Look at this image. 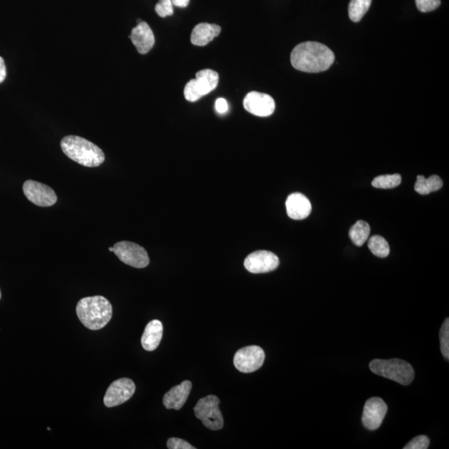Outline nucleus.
Returning a JSON list of instances; mask_svg holds the SVG:
<instances>
[{
	"label": "nucleus",
	"mask_w": 449,
	"mask_h": 449,
	"mask_svg": "<svg viewBox=\"0 0 449 449\" xmlns=\"http://www.w3.org/2000/svg\"><path fill=\"white\" fill-rule=\"evenodd\" d=\"M291 64L299 71L320 73L327 71L335 62V55L327 45L317 42H304L297 45L291 53Z\"/></svg>",
	"instance_id": "obj_1"
},
{
	"label": "nucleus",
	"mask_w": 449,
	"mask_h": 449,
	"mask_svg": "<svg viewBox=\"0 0 449 449\" xmlns=\"http://www.w3.org/2000/svg\"><path fill=\"white\" fill-rule=\"evenodd\" d=\"M76 312L78 319L86 328L98 331L105 327L112 319L113 307L104 296L96 295L80 300Z\"/></svg>",
	"instance_id": "obj_2"
},
{
	"label": "nucleus",
	"mask_w": 449,
	"mask_h": 449,
	"mask_svg": "<svg viewBox=\"0 0 449 449\" xmlns=\"http://www.w3.org/2000/svg\"><path fill=\"white\" fill-rule=\"evenodd\" d=\"M61 148L68 158L82 166L97 167L105 161L100 147L78 136H67L62 139Z\"/></svg>",
	"instance_id": "obj_3"
},
{
	"label": "nucleus",
	"mask_w": 449,
	"mask_h": 449,
	"mask_svg": "<svg viewBox=\"0 0 449 449\" xmlns=\"http://www.w3.org/2000/svg\"><path fill=\"white\" fill-rule=\"evenodd\" d=\"M369 368L378 376L389 378L403 385H409L414 378V370L407 362L398 358L392 360H374Z\"/></svg>",
	"instance_id": "obj_4"
},
{
	"label": "nucleus",
	"mask_w": 449,
	"mask_h": 449,
	"mask_svg": "<svg viewBox=\"0 0 449 449\" xmlns=\"http://www.w3.org/2000/svg\"><path fill=\"white\" fill-rule=\"evenodd\" d=\"M196 77L195 80L189 81L184 89L185 98L189 102H196L208 95L219 82V74L212 69L201 70Z\"/></svg>",
	"instance_id": "obj_5"
},
{
	"label": "nucleus",
	"mask_w": 449,
	"mask_h": 449,
	"mask_svg": "<svg viewBox=\"0 0 449 449\" xmlns=\"http://www.w3.org/2000/svg\"><path fill=\"white\" fill-rule=\"evenodd\" d=\"M220 399L215 395L201 398L194 407L196 417L211 430H220L224 426L223 416L219 409Z\"/></svg>",
	"instance_id": "obj_6"
},
{
	"label": "nucleus",
	"mask_w": 449,
	"mask_h": 449,
	"mask_svg": "<svg viewBox=\"0 0 449 449\" xmlns=\"http://www.w3.org/2000/svg\"><path fill=\"white\" fill-rule=\"evenodd\" d=\"M113 253L127 266L142 269L149 265L150 259L146 250L136 243L118 242L113 246Z\"/></svg>",
	"instance_id": "obj_7"
},
{
	"label": "nucleus",
	"mask_w": 449,
	"mask_h": 449,
	"mask_svg": "<svg viewBox=\"0 0 449 449\" xmlns=\"http://www.w3.org/2000/svg\"><path fill=\"white\" fill-rule=\"evenodd\" d=\"M265 358V352L261 347L257 345L246 346L235 354L234 365L242 373H253L262 367Z\"/></svg>",
	"instance_id": "obj_8"
},
{
	"label": "nucleus",
	"mask_w": 449,
	"mask_h": 449,
	"mask_svg": "<svg viewBox=\"0 0 449 449\" xmlns=\"http://www.w3.org/2000/svg\"><path fill=\"white\" fill-rule=\"evenodd\" d=\"M23 191L28 200L39 207H52L57 201L56 193L51 187L36 181H26Z\"/></svg>",
	"instance_id": "obj_9"
},
{
	"label": "nucleus",
	"mask_w": 449,
	"mask_h": 449,
	"mask_svg": "<svg viewBox=\"0 0 449 449\" xmlns=\"http://www.w3.org/2000/svg\"><path fill=\"white\" fill-rule=\"evenodd\" d=\"M136 385L130 378H122L115 381L107 390L104 402L106 407H113L122 405L135 393Z\"/></svg>",
	"instance_id": "obj_10"
},
{
	"label": "nucleus",
	"mask_w": 449,
	"mask_h": 449,
	"mask_svg": "<svg viewBox=\"0 0 449 449\" xmlns=\"http://www.w3.org/2000/svg\"><path fill=\"white\" fill-rule=\"evenodd\" d=\"M280 265V259L277 255L268 250H257L247 257L244 266L247 271L253 274L271 273Z\"/></svg>",
	"instance_id": "obj_11"
},
{
	"label": "nucleus",
	"mask_w": 449,
	"mask_h": 449,
	"mask_svg": "<svg viewBox=\"0 0 449 449\" xmlns=\"http://www.w3.org/2000/svg\"><path fill=\"white\" fill-rule=\"evenodd\" d=\"M247 112L257 117H269L275 109V102L273 97L266 93L250 92L243 102Z\"/></svg>",
	"instance_id": "obj_12"
},
{
	"label": "nucleus",
	"mask_w": 449,
	"mask_h": 449,
	"mask_svg": "<svg viewBox=\"0 0 449 449\" xmlns=\"http://www.w3.org/2000/svg\"><path fill=\"white\" fill-rule=\"evenodd\" d=\"M388 411V406L381 398H372L365 403L362 423L369 430H376L381 427Z\"/></svg>",
	"instance_id": "obj_13"
},
{
	"label": "nucleus",
	"mask_w": 449,
	"mask_h": 449,
	"mask_svg": "<svg viewBox=\"0 0 449 449\" xmlns=\"http://www.w3.org/2000/svg\"><path fill=\"white\" fill-rule=\"evenodd\" d=\"M130 39L137 51L141 55H146L154 46V32L146 22H140L131 30Z\"/></svg>",
	"instance_id": "obj_14"
},
{
	"label": "nucleus",
	"mask_w": 449,
	"mask_h": 449,
	"mask_svg": "<svg viewBox=\"0 0 449 449\" xmlns=\"http://www.w3.org/2000/svg\"><path fill=\"white\" fill-rule=\"evenodd\" d=\"M192 388V382L186 381L173 387L164 395L163 405L167 410H179L186 403Z\"/></svg>",
	"instance_id": "obj_15"
},
{
	"label": "nucleus",
	"mask_w": 449,
	"mask_h": 449,
	"mask_svg": "<svg viewBox=\"0 0 449 449\" xmlns=\"http://www.w3.org/2000/svg\"><path fill=\"white\" fill-rule=\"evenodd\" d=\"M288 216L294 220L306 219L311 213V203L302 193H293L288 196L286 203Z\"/></svg>",
	"instance_id": "obj_16"
},
{
	"label": "nucleus",
	"mask_w": 449,
	"mask_h": 449,
	"mask_svg": "<svg viewBox=\"0 0 449 449\" xmlns=\"http://www.w3.org/2000/svg\"><path fill=\"white\" fill-rule=\"evenodd\" d=\"M221 28L217 24L201 23L193 28L191 35L192 44L196 46H205L221 34Z\"/></svg>",
	"instance_id": "obj_17"
},
{
	"label": "nucleus",
	"mask_w": 449,
	"mask_h": 449,
	"mask_svg": "<svg viewBox=\"0 0 449 449\" xmlns=\"http://www.w3.org/2000/svg\"><path fill=\"white\" fill-rule=\"evenodd\" d=\"M163 325L160 320H154L147 324L142 337V345L147 351H154L163 339Z\"/></svg>",
	"instance_id": "obj_18"
},
{
	"label": "nucleus",
	"mask_w": 449,
	"mask_h": 449,
	"mask_svg": "<svg viewBox=\"0 0 449 449\" xmlns=\"http://www.w3.org/2000/svg\"><path fill=\"white\" fill-rule=\"evenodd\" d=\"M443 181L439 176L434 175L425 178L423 176H417L414 190L420 195H428L439 190L443 187Z\"/></svg>",
	"instance_id": "obj_19"
},
{
	"label": "nucleus",
	"mask_w": 449,
	"mask_h": 449,
	"mask_svg": "<svg viewBox=\"0 0 449 449\" xmlns=\"http://www.w3.org/2000/svg\"><path fill=\"white\" fill-rule=\"evenodd\" d=\"M370 234V226L365 221H358L349 230V237L357 246H362L367 241Z\"/></svg>",
	"instance_id": "obj_20"
},
{
	"label": "nucleus",
	"mask_w": 449,
	"mask_h": 449,
	"mask_svg": "<svg viewBox=\"0 0 449 449\" xmlns=\"http://www.w3.org/2000/svg\"><path fill=\"white\" fill-rule=\"evenodd\" d=\"M372 0H350L349 5V16L353 22H360L364 15L367 13Z\"/></svg>",
	"instance_id": "obj_21"
},
{
	"label": "nucleus",
	"mask_w": 449,
	"mask_h": 449,
	"mask_svg": "<svg viewBox=\"0 0 449 449\" xmlns=\"http://www.w3.org/2000/svg\"><path fill=\"white\" fill-rule=\"evenodd\" d=\"M369 249L377 257L385 258L390 253L388 241L381 236H374L368 242Z\"/></svg>",
	"instance_id": "obj_22"
},
{
	"label": "nucleus",
	"mask_w": 449,
	"mask_h": 449,
	"mask_svg": "<svg viewBox=\"0 0 449 449\" xmlns=\"http://www.w3.org/2000/svg\"><path fill=\"white\" fill-rule=\"evenodd\" d=\"M401 180L399 174L383 175L374 179L372 186L380 189H392L399 186Z\"/></svg>",
	"instance_id": "obj_23"
},
{
	"label": "nucleus",
	"mask_w": 449,
	"mask_h": 449,
	"mask_svg": "<svg viewBox=\"0 0 449 449\" xmlns=\"http://www.w3.org/2000/svg\"><path fill=\"white\" fill-rule=\"evenodd\" d=\"M440 345L441 351L443 356L447 360L449 358V319L447 318L440 329Z\"/></svg>",
	"instance_id": "obj_24"
},
{
	"label": "nucleus",
	"mask_w": 449,
	"mask_h": 449,
	"mask_svg": "<svg viewBox=\"0 0 449 449\" xmlns=\"http://www.w3.org/2000/svg\"><path fill=\"white\" fill-rule=\"evenodd\" d=\"M155 10L160 17L165 18L173 15L172 0H160L155 6Z\"/></svg>",
	"instance_id": "obj_25"
},
{
	"label": "nucleus",
	"mask_w": 449,
	"mask_h": 449,
	"mask_svg": "<svg viewBox=\"0 0 449 449\" xmlns=\"http://www.w3.org/2000/svg\"><path fill=\"white\" fill-rule=\"evenodd\" d=\"M430 440L426 435H420L407 443L405 449H427L430 446Z\"/></svg>",
	"instance_id": "obj_26"
},
{
	"label": "nucleus",
	"mask_w": 449,
	"mask_h": 449,
	"mask_svg": "<svg viewBox=\"0 0 449 449\" xmlns=\"http://www.w3.org/2000/svg\"><path fill=\"white\" fill-rule=\"evenodd\" d=\"M418 10L423 13L434 11L441 5V0H415Z\"/></svg>",
	"instance_id": "obj_27"
},
{
	"label": "nucleus",
	"mask_w": 449,
	"mask_h": 449,
	"mask_svg": "<svg viewBox=\"0 0 449 449\" xmlns=\"http://www.w3.org/2000/svg\"><path fill=\"white\" fill-rule=\"evenodd\" d=\"M169 449H195L192 444L182 439L172 438L169 439L167 443Z\"/></svg>",
	"instance_id": "obj_28"
},
{
	"label": "nucleus",
	"mask_w": 449,
	"mask_h": 449,
	"mask_svg": "<svg viewBox=\"0 0 449 449\" xmlns=\"http://www.w3.org/2000/svg\"><path fill=\"white\" fill-rule=\"evenodd\" d=\"M215 108L218 113L225 114L228 113L229 106L225 98H221L216 101Z\"/></svg>",
	"instance_id": "obj_29"
},
{
	"label": "nucleus",
	"mask_w": 449,
	"mask_h": 449,
	"mask_svg": "<svg viewBox=\"0 0 449 449\" xmlns=\"http://www.w3.org/2000/svg\"><path fill=\"white\" fill-rule=\"evenodd\" d=\"M6 74V66L5 64V60H3L2 57H0V84H2V82L5 81Z\"/></svg>",
	"instance_id": "obj_30"
},
{
	"label": "nucleus",
	"mask_w": 449,
	"mask_h": 449,
	"mask_svg": "<svg viewBox=\"0 0 449 449\" xmlns=\"http://www.w3.org/2000/svg\"><path fill=\"white\" fill-rule=\"evenodd\" d=\"M172 5L179 8H186L190 0H172Z\"/></svg>",
	"instance_id": "obj_31"
},
{
	"label": "nucleus",
	"mask_w": 449,
	"mask_h": 449,
	"mask_svg": "<svg viewBox=\"0 0 449 449\" xmlns=\"http://www.w3.org/2000/svg\"><path fill=\"white\" fill-rule=\"evenodd\" d=\"M109 250L112 251V253H113V247H109Z\"/></svg>",
	"instance_id": "obj_32"
},
{
	"label": "nucleus",
	"mask_w": 449,
	"mask_h": 449,
	"mask_svg": "<svg viewBox=\"0 0 449 449\" xmlns=\"http://www.w3.org/2000/svg\"><path fill=\"white\" fill-rule=\"evenodd\" d=\"M0 299H1V291H0Z\"/></svg>",
	"instance_id": "obj_33"
}]
</instances>
